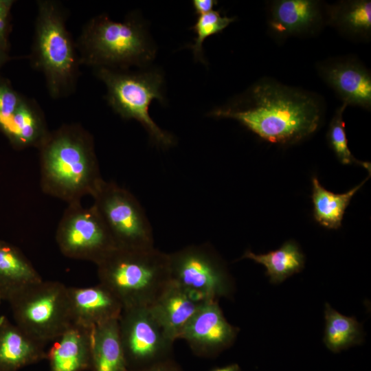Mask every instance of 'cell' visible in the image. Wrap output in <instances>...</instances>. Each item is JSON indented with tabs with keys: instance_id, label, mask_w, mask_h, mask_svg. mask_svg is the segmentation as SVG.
Here are the masks:
<instances>
[{
	"instance_id": "obj_29",
	"label": "cell",
	"mask_w": 371,
	"mask_h": 371,
	"mask_svg": "<svg viewBox=\"0 0 371 371\" xmlns=\"http://www.w3.org/2000/svg\"><path fill=\"white\" fill-rule=\"evenodd\" d=\"M12 2L10 0H0V48L3 50L6 47L8 19Z\"/></svg>"
},
{
	"instance_id": "obj_31",
	"label": "cell",
	"mask_w": 371,
	"mask_h": 371,
	"mask_svg": "<svg viewBox=\"0 0 371 371\" xmlns=\"http://www.w3.org/2000/svg\"><path fill=\"white\" fill-rule=\"evenodd\" d=\"M217 4L214 0H194L192 1L193 8L195 13L202 15L212 11V8Z\"/></svg>"
},
{
	"instance_id": "obj_25",
	"label": "cell",
	"mask_w": 371,
	"mask_h": 371,
	"mask_svg": "<svg viewBox=\"0 0 371 371\" xmlns=\"http://www.w3.org/2000/svg\"><path fill=\"white\" fill-rule=\"evenodd\" d=\"M347 104H343L337 110L330 124L328 133L330 147L337 157L343 164H359L370 172V164L357 160L352 155L348 146V140L345 132V124L343 120V113Z\"/></svg>"
},
{
	"instance_id": "obj_7",
	"label": "cell",
	"mask_w": 371,
	"mask_h": 371,
	"mask_svg": "<svg viewBox=\"0 0 371 371\" xmlns=\"http://www.w3.org/2000/svg\"><path fill=\"white\" fill-rule=\"evenodd\" d=\"M34 55L51 94L60 95L74 80L76 59L63 14L51 1L38 3Z\"/></svg>"
},
{
	"instance_id": "obj_21",
	"label": "cell",
	"mask_w": 371,
	"mask_h": 371,
	"mask_svg": "<svg viewBox=\"0 0 371 371\" xmlns=\"http://www.w3.org/2000/svg\"><path fill=\"white\" fill-rule=\"evenodd\" d=\"M242 258H248L264 265L270 282L278 284L301 271L304 256L293 240L285 242L279 249L265 254H256L247 250Z\"/></svg>"
},
{
	"instance_id": "obj_18",
	"label": "cell",
	"mask_w": 371,
	"mask_h": 371,
	"mask_svg": "<svg viewBox=\"0 0 371 371\" xmlns=\"http://www.w3.org/2000/svg\"><path fill=\"white\" fill-rule=\"evenodd\" d=\"M1 131L19 148H39L49 133L39 109L34 103L23 98Z\"/></svg>"
},
{
	"instance_id": "obj_10",
	"label": "cell",
	"mask_w": 371,
	"mask_h": 371,
	"mask_svg": "<svg viewBox=\"0 0 371 371\" xmlns=\"http://www.w3.org/2000/svg\"><path fill=\"white\" fill-rule=\"evenodd\" d=\"M56 240L65 256L95 265L116 248L95 207H85L80 201L68 203L58 225Z\"/></svg>"
},
{
	"instance_id": "obj_8",
	"label": "cell",
	"mask_w": 371,
	"mask_h": 371,
	"mask_svg": "<svg viewBox=\"0 0 371 371\" xmlns=\"http://www.w3.org/2000/svg\"><path fill=\"white\" fill-rule=\"evenodd\" d=\"M170 280L200 302L229 297L233 279L223 260L207 244L192 245L168 254Z\"/></svg>"
},
{
	"instance_id": "obj_4",
	"label": "cell",
	"mask_w": 371,
	"mask_h": 371,
	"mask_svg": "<svg viewBox=\"0 0 371 371\" xmlns=\"http://www.w3.org/2000/svg\"><path fill=\"white\" fill-rule=\"evenodd\" d=\"M80 43L86 60L102 67L145 64L155 53L143 25L131 19L115 22L97 17L86 27Z\"/></svg>"
},
{
	"instance_id": "obj_5",
	"label": "cell",
	"mask_w": 371,
	"mask_h": 371,
	"mask_svg": "<svg viewBox=\"0 0 371 371\" xmlns=\"http://www.w3.org/2000/svg\"><path fill=\"white\" fill-rule=\"evenodd\" d=\"M67 287L42 280L18 292L8 300L14 323L44 344L55 340L72 324Z\"/></svg>"
},
{
	"instance_id": "obj_15",
	"label": "cell",
	"mask_w": 371,
	"mask_h": 371,
	"mask_svg": "<svg viewBox=\"0 0 371 371\" xmlns=\"http://www.w3.org/2000/svg\"><path fill=\"white\" fill-rule=\"evenodd\" d=\"M45 344L0 316V371H18L46 359Z\"/></svg>"
},
{
	"instance_id": "obj_12",
	"label": "cell",
	"mask_w": 371,
	"mask_h": 371,
	"mask_svg": "<svg viewBox=\"0 0 371 371\" xmlns=\"http://www.w3.org/2000/svg\"><path fill=\"white\" fill-rule=\"evenodd\" d=\"M238 331L224 317L218 301H208L200 306L179 339H184L195 355L210 358L230 347Z\"/></svg>"
},
{
	"instance_id": "obj_33",
	"label": "cell",
	"mask_w": 371,
	"mask_h": 371,
	"mask_svg": "<svg viewBox=\"0 0 371 371\" xmlns=\"http://www.w3.org/2000/svg\"><path fill=\"white\" fill-rule=\"evenodd\" d=\"M5 59H6V55L4 53L3 49L0 48V66L5 61Z\"/></svg>"
},
{
	"instance_id": "obj_3",
	"label": "cell",
	"mask_w": 371,
	"mask_h": 371,
	"mask_svg": "<svg viewBox=\"0 0 371 371\" xmlns=\"http://www.w3.org/2000/svg\"><path fill=\"white\" fill-rule=\"evenodd\" d=\"M96 265L100 283L123 308L150 306L171 281L168 254L154 247H116Z\"/></svg>"
},
{
	"instance_id": "obj_9",
	"label": "cell",
	"mask_w": 371,
	"mask_h": 371,
	"mask_svg": "<svg viewBox=\"0 0 371 371\" xmlns=\"http://www.w3.org/2000/svg\"><path fill=\"white\" fill-rule=\"evenodd\" d=\"M93 205L106 226L116 247H154L150 222L137 199L113 182L102 181L91 196Z\"/></svg>"
},
{
	"instance_id": "obj_34",
	"label": "cell",
	"mask_w": 371,
	"mask_h": 371,
	"mask_svg": "<svg viewBox=\"0 0 371 371\" xmlns=\"http://www.w3.org/2000/svg\"><path fill=\"white\" fill-rule=\"evenodd\" d=\"M1 301H2V300H1V298L0 297V305H1Z\"/></svg>"
},
{
	"instance_id": "obj_32",
	"label": "cell",
	"mask_w": 371,
	"mask_h": 371,
	"mask_svg": "<svg viewBox=\"0 0 371 371\" xmlns=\"http://www.w3.org/2000/svg\"><path fill=\"white\" fill-rule=\"evenodd\" d=\"M209 371H241L237 363H232L223 367H215Z\"/></svg>"
},
{
	"instance_id": "obj_17",
	"label": "cell",
	"mask_w": 371,
	"mask_h": 371,
	"mask_svg": "<svg viewBox=\"0 0 371 371\" xmlns=\"http://www.w3.org/2000/svg\"><path fill=\"white\" fill-rule=\"evenodd\" d=\"M42 280L18 247L0 240V297L2 300L8 301L22 289Z\"/></svg>"
},
{
	"instance_id": "obj_11",
	"label": "cell",
	"mask_w": 371,
	"mask_h": 371,
	"mask_svg": "<svg viewBox=\"0 0 371 371\" xmlns=\"http://www.w3.org/2000/svg\"><path fill=\"white\" fill-rule=\"evenodd\" d=\"M118 324L128 371L146 368L172 358L175 341L149 307L123 308Z\"/></svg>"
},
{
	"instance_id": "obj_24",
	"label": "cell",
	"mask_w": 371,
	"mask_h": 371,
	"mask_svg": "<svg viewBox=\"0 0 371 371\" xmlns=\"http://www.w3.org/2000/svg\"><path fill=\"white\" fill-rule=\"evenodd\" d=\"M326 326L324 343L332 352H338L363 341L361 324L354 317H347L325 304Z\"/></svg>"
},
{
	"instance_id": "obj_1",
	"label": "cell",
	"mask_w": 371,
	"mask_h": 371,
	"mask_svg": "<svg viewBox=\"0 0 371 371\" xmlns=\"http://www.w3.org/2000/svg\"><path fill=\"white\" fill-rule=\"evenodd\" d=\"M212 114L234 119L262 139L276 144L304 139L316 131L320 120V109L313 97L270 82L254 87L243 106L218 109Z\"/></svg>"
},
{
	"instance_id": "obj_20",
	"label": "cell",
	"mask_w": 371,
	"mask_h": 371,
	"mask_svg": "<svg viewBox=\"0 0 371 371\" xmlns=\"http://www.w3.org/2000/svg\"><path fill=\"white\" fill-rule=\"evenodd\" d=\"M326 78L344 103L370 108L371 79L366 70L352 63L337 64L327 69Z\"/></svg>"
},
{
	"instance_id": "obj_23",
	"label": "cell",
	"mask_w": 371,
	"mask_h": 371,
	"mask_svg": "<svg viewBox=\"0 0 371 371\" xmlns=\"http://www.w3.org/2000/svg\"><path fill=\"white\" fill-rule=\"evenodd\" d=\"M317 3L310 0H281L272 8L271 24L279 33H294L311 27L317 21Z\"/></svg>"
},
{
	"instance_id": "obj_2",
	"label": "cell",
	"mask_w": 371,
	"mask_h": 371,
	"mask_svg": "<svg viewBox=\"0 0 371 371\" xmlns=\"http://www.w3.org/2000/svg\"><path fill=\"white\" fill-rule=\"evenodd\" d=\"M43 192L68 203L92 196L103 181L91 135L80 126L49 133L39 147Z\"/></svg>"
},
{
	"instance_id": "obj_14",
	"label": "cell",
	"mask_w": 371,
	"mask_h": 371,
	"mask_svg": "<svg viewBox=\"0 0 371 371\" xmlns=\"http://www.w3.org/2000/svg\"><path fill=\"white\" fill-rule=\"evenodd\" d=\"M93 328L72 323L46 352L49 371H91Z\"/></svg>"
},
{
	"instance_id": "obj_30",
	"label": "cell",
	"mask_w": 371,
	"mask_h": 371,
	"mask_svg": "<svg viewBox=\"0 0 371 371\" xmlns=\"http://www.w3.org/2000/svg\"><path fill=\"white\" fill-rule=\"evenodd\" d=\"M134 371H183L181 366L172 359H168L156 364Z\"/></svg>"
},
{
	"instance_id": "obj_16",
	"label": "cell",
	"mask_w": 371,
	"mask_h": 371,
	"mask_svg": "<svg viewBox=\"0 0 371 371\" xmlns=\"http://www.w3.org/2000/svg\"><path fill=\"white\" fill-rule=\"evenodd\" d=\"M203 303L170 281L149 308L168 335L175 341Z\"/></svg>"
},
{
	"instance_id": "obj_27",
	"label": "cell",
	"mask_w": 371,
	"mask_h": 371,
	"mask_svg": "<svg viewBox=\"0 0 371 371\" xmlns=\"http://www.w3.org/2000/svg\"><path fill=\"white\" fill-rule=\"evenodd\" d=\"M234 21V18L222 16L219 11H211L200 15L191 27L196 34L194 43L190 46L195 58L202 60V45L204 40L210 36L221 32Z\"/></svg>"
},
{
	"instance_id": "obj_28",
	"label": "cell",
	"mask_w": 371,
	"mask_h": 371,
	"mask_svg": "<svg viewBox=\"0 0 371 371\" xmlns=\"http://www.w3.org/2000/svg\"><path fill=\"white\" fill-rule=\"evenodd\" d=\"M21 98L9 85L0 82V129L2 130L19 105Z\"/></svg>"
},
{
	"instance_id": "obj_19",
	"label": "cell",
	"mask_w": 371,
	"mask_h": 371,
	"mask_svg": "<svg viewBox=\"0 0 371 371\" xmlns=\"http://www.w3.org/2000/svg\"><path fill=\"white\" fill-rule=\"evenodd\" d=\"M91 371H128L120 335L118 319L93 327Z\"/></svg>"
},
{
	"instance_id": "obj_13",
	"label": "cell",
	"mask_w": 371,
	"mask_h": 371,
	"mask_svg": "<svg viewBox=\"0 0 371 371\" xmlns=\"http://www.w3.org/2000/svg\"><path fill=\"white\" fill-rule=\"evenodd\" d=\"M69 307L72 323L94 327L119 319L122 304L104 284L87 287H67Z\"/></svg>"
},
{
	"instance_id": "obj_26",
	"label": "cell",
	"mask_w": 371,
	"mask_h": 371,
	"mask_svg": "<svg viewBox=\"0 0 371 371\" xmlns=\"http://www.w3.org/2000/svg\"><path fill=\"white\" fill-rule=\"evenodd\" d=\"M338 21L355 34H368L371 30V3L355 1L347 3L339 12Z\"/></svg>"
},
{
	"instance_id": "obj_22",
	"label": "cell",
	"mask_w": 371,
	"mask_h": 371,
	"mask_svg": "<svg viewBox=\"0 0 371 371\" xmlns=\"http://www.w3.org/2000/svg\"><path fill=\"white\" fill-rule=\"evenodd\" d=\"M368 179L344 194H335L325 189L316 177L312 179L313 215L316 221L328 229H337L341 226L346 209L354 194Z\"/></svg>"
},
{
	"instance_id": "obj_6",
	"label": "cell",
	"mask_w": 371,
	"mask_h": 371,
	"mask_svg": "<svg viewBox=\"0 0 371 371\" xmlns=\"http://www.w3.org/2000/svg\"><path fill=\"white\" fill-rule=\"evenodd\" d=\"M98 76L107 87L108 101L115 112L124 119L139 122L158 146L166 148L173 144V137L161 129L148 112L153 100H164V79L160 74H125L100 67Z\"/></svg>"
}]
</instances>
